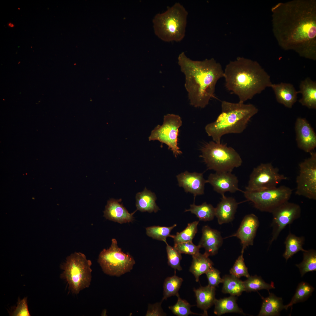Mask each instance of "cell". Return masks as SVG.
I'll return each instance as SVG.
<instances>
[{"label":"cell","instance_id":"5b68a950","mask_svg":"<svg viewBox=\"0 0 316 316\" xmlns=\"http://www.w3.org/2000/svg\"><path fill=\"white\" fill-rule=\"evenodd\" d=\"M188 12L180 3L177 2L153 20L155 34L166 42L181 41L184 38Z\"/></svg>","mask_w":316,"mask_h":316},{"label":"cell","instance_id":"44dd1931","mask_svg":"<svg viewBox=\"0 0 316 316\" xmlns=\"http://www.w3.org/2000/svg\"><path fill=\"white\" fill-rule=\"evenodd\" d=\"M221 201L215 208V216L220 225L228 223L234 219L239 204L234 198L222 195Z\"/></svg>","mask_w":316,"mask_h":316},{"label":"cell","instance_id":"7bdbcfd3","mask_svg":"<svg viewBox=\"0 0 316 316\" xmlns=\"http://www.w3.org/2000/svg\"><path fill=\"white\" fill-rule=\"evenodd\" d=\"M162 301L151 304H149L146 316H164L166 314L163 310L161 304Z\"/></svg>","mask_w":316,"mask_h":316},{"label":"cell","instance_id":"4dcf8cb0","mask_svg":"<svg viewBox=\"0 0 316 316\" xmlns=\"http://www.w3.org/2000/svg\"><path fill=\"white\" fill-rule=\"evenodd\" d=\"M314 290V288L308 283L303 281L300 282L290 302L284 305V309L287 310L294 304L306 301L312 295Z\"/></svg>","mask_w":316,"mask_h":316},{"label":"cell","instance_id":"8fae6325","mask_svg":"<svg viewBox=\"0 0 316 316\" xmlns=\"http://www.w3.org/2000/svg\"><path fill=\"white\" fill-rule=\"evenodd\" d=\"M287 177L279 174L278 168L271 163H262L254 168L251 174L246 190L257 191L276 188Z\"/></svg>","mask_w":316,"mask_h":316},{"label":"cell","instance_id":"5bb4252c","mask_svg":"<svg viewBox=\"0 0 316 316\" xmlns=\"http://www.w3.org/2000/svg\"><path fill=\"white\" fill-rule=\"evenodd\" d=\"M259 223L256 215L253 214L247 215L243 219L236 232L224 238L235 237L239 239L242 246L241 253H243L247 247L253 245Z\"/></svg>","mask_w":316,"mask_h":316},{"label":"cell","instance_id":"d590c367","mask_svg":"<svg viewBox=\"0 0 316 316\" xmlns=\"http://www.w3.org/2000/svg\"><path fill=\"white\" fill-rule=\"evenodd\" d=\"M199 221H195L189 223L182 231L177 232L173 238L175 243L192 242L197 231Z\"/></svg>","mask_w":316,"mask_h":316},{"label":"cell","instance_id":"ffe728a7","mask_svg":"<svg viewBox=\"0 0 316 316\" xmlns=\"http://www.w3.org/2000/svg\"><path fill=\"white\" fill-rule=\"evenodd\" d=\"M271 87L274 92L277 102L286 107L291 108L296 102L299 92L292 84L283 82L272 83Z\"/></svg>","mask_w":316,"mask_h":316},{"label":"cell","instance_id":"f1b7e54d","mask_svg":"<svg viewBox=\"0 0 316 316\" xmlns=\"http://www.w3.org/2000/svg\"><path fill=\"white\" fill-rule=\"evenodd\" d=\"M222 292L231 296H239L245 291L243 281L231 275H226L222 278Z\"/></svg>","mask_w":316,"mask_h":316},{"label":"cell","instance_id":"836d02e7","mask_svg":"<svg viewBox=\"0 0 316 316\" xmlns=\"http://www.w3.org/2000/svg\"><path fill=\"white\" fill-rule=\"evenodd\" d=\"M183 281L182 278L175 274L167 277L163 284V296L162 301L172 296H176Z\"/></svg>","mask_w":316,"mask_h":316},{"label":"cell","instance_id":"cb8c5ba5","mask_svg":"<svg viewBox=\"0 0 316 316\" xmlns=\"http://www.w3.org/2000/svg\"><path fill=\"white\" fill-rule=\"evenodd\" d=\"M282 298L270 293L268 296L263 298L258 316H278L284 309Z\"/></svg>","mask_w":316,"mask_h":316},{"label":"cell","instance_id":"1f68e13d","mask_svg":"<svg viewBox=\"0 0 316 316\" xmlns=\"http://www.w3.org/2000/svg\"><path fill=\"white\" fill-rule=\"evenodd\" d=\"M245 291L247 292H255L258 291L266 289L269 290L275 288L274 283L272 282L270 284L266 283L260 276L255 275L250 276L243 281Z\"/></svg>","mask_w":316,"mask_h":316},{"label":"cell","instance_id":"3957f363","mask_svg":"<svg viewBox=\"0 0 316 316\" xmlns=\"http://www.w3.org/2000/svg\"><path fill=\"white\" fill-rule=\"evenodd\" d=\"M225 86L244 103L271 87L270 77L257 61L239 57L228 64L224 72Z\"/></svg>","mask_w":316,"mask_h":316},{"label":"cell","instance_id":"2e32d148","mask_svg":"<svg viewBox=\"0 0 316 316\" xmlns=\"http://www.w3.org/2000/svg\"><path fill=\"white\" fill-rule=\"evenodd\" d=\"M206 181L207 183L213 186L214 191L221 195L228 192L234 193L237 191H242L238 188L237 177L231 172H216L211 174Z\"/></svg>","mask_w":316,"mask_h":316},{"label":"cell","instance_id":"f6af8a7d","mask_svg":"<svg viewBox=\"0 0 316 316\" xmlns=\"http://www.w3.org/2000/svg\"><path fill=\"white\" fill-rule=\"evenodd\" d=\"M18 9H20L19 8H18Z\"/></svg>","mask_w":316,"mask_h":316},{"label":"cell","instance_id":"9a60e30c","mask_svg":"<svg viewBox=\"0 0 316 316\" xmlns=\"http://www.w3.org/2000/svg\"><path fill=\"white\" fill-rule=\"evenodd\" d=\"M296 140L298 148L307 152L316 147V134L306 119L299 117L295 123Z\"/></svg>","mask_w":316,"mask_h":316},{"label":"cell","instance_id":"83f0119b","mask_svg":"<svg viewBox=\"0 0 316 316\" xmlns=\"http://www.w3.org/2000/svg\"><path fill=\"white\" fill-rule=\"evenodd\" d=\"M305 240L304 237L297 236L289 232L284 242L285 250L283 255L286 261L298 252L306 250L303 248Z\"/></svg>","mask_w":316,"mask_h":316},{"label":"cell","instance_id":"277c9868","mask_svg":"<svg viewBox=\"0 0 316 316\" xmlns=\"http://www.w3.org/2000/svg\"><path fill=\"white\" fill-rule=\"evenodd\" d=\"M221 112L214 122L205 126V131L214 141L221 143L222 137L229 133H240L245 129L250 118L258 112L252 104L222 102Z\"/></svg>","mask_w":316,"mask_h":316},{"label":"cell","instance_id":"52a82bcc","mask_svg":"<svg viewBox=\"0 0 316 316\" xmlns=\"http://www.w3.org/2000/svg\"><path fill=\"white\" fill-rule=\"evenodd\" d=\"M202 157L208 169L216 172H232L240 166L242 159L239 154L226 144L211 141L207 143L201 149Z\"/></svg>","mask_w":316,"mask_h":316},{"label":"cell","instance_id":"e0dca14e","mask_svg":"<svg viewBox=\"0 0 316 316\" xmlns=\"http://www.w3.org/2000/svg\"><path fill=\"white\" fill-rule=\"evenodd\" d=\"M176 178L179 186L183 187L186 192L193 194L195 197L204 194L205 184L207 182L203 173L186 171L177 175Z\"/></svg>","mask_w":316,"mask_h":316},{"label":"cell","instance_id":"30bf717a","mask_svg":"<svg viewBox=\"0 0 316 316\" xmlns=\"http://www.w3.org/2000/svg\"><path fill=\"white\" fill-rule=\"evenodd\" d=\"M182 125L180 116L168 114L164 116L163 124L158 125L152 130L149 140H158L166 144L176 157L182 153L178 143L179 129Z\"/></svg>","mask_w":316,"mask_h":316},{"label":"cell","instance_id":"8992f818","mask_svg":"<svg viewBox=\"0 0 316 316\" xmlns=\"http://www.w3.org/2000/svg\"><path fill=\"white\" fill-rule=\"evenodd\" d=\"M91 261L80 252H75L67 257L61 266V277L67 283L73 293L78 294L88 288L92 280Z\"/></svg>","mask_w":316,"mask_h":316},{"label":"cell","instance_id":"7402d4cb","mask_svg":"<svg viewBox=\"0 0 316 316\" xmlns=\"http://www.w3.org/2000/svg\"><path fill=\"white\" fill-rule=\"evenodd\" d=\"M299 93L302 97L299 101L303 106L309 109H316V82L307 77L301 81L299 85Z\"/></svg>","mask_w":316,"mask_h":316},{"label":"cell","instance_id":"d6986e66","mask_svg":"<svg viewBox=\"0 0 316 316\" xmlns=\"http://www.w3.org/2000/svg\"><path fill=\"white\" fill-rule=\"evenodd\" d=\"M223 238L220 232L209 226H204L202 229V236L198 245L205 250V253L209 256L214 255L221 246Z\"/></svg>","mask_w":316,"mask_h":316},{"label":"cell","instance_id":"d4e9b609","mask_svg":"<svg viewBox=\"0 0 316 316\" xmlns=\"http://www.w3.org/2000/svg\"><path fill=\"white\" fill-rule=\"evenodd\" d=\"M137 210L141 212H157L160 210L156 203L157 197L155 193L145 188L143 191L136 195Z\"/></svg>","mask_w":316,"mask_h":316},{"label":"cell","instance_id":"d6a6232c","mask_svg":"<svg viewBox=\"0 0 316 316\" xmlns=\"http://www.w3.org/2000/svg\"><path fill=\"white\" fill-rule=\"evenodd\" d=\"M303 252L302 262L296 265L299 269L301 277L308 272L316 270V250L312 249Z\"/></svg>","mask_w":316,"mask_h":316},{"label":"cell","instance_id":"484cf974","mask_svg":"<svg viewBox=\"0 0 316 316\" xmlns=\"http://www.w3.org/2000/svg\"><path fill=\"white\" fill-rule=\"evenodd\" d=\"M209 256L204 253H199L192 256L193 260L189 271L194 276L197 282L202 274H205L213 265V263L209 258Z\"/></svg>","mask_w":316,"mask_h":316},{"label":"cell","instance_id":"603a6c76","mask_svg":"<svg viewBox=\"0 0 316 316\" xmlns=\"http://www.w3.org/2000/svg\"><path fill=\"white\" fill-rule=\"evenodd\" d=\"M216 290L215 287L208 285L193 289L196 297L197 306L203 311L204 316L208 315V310L214 305Z\"/></svg>","mask_w":316,"mask_h":316},{"label":"cell","instance_id":"9c48e42d","mask_svg":"<svg viewBox=\"0 0 316 316\" xmlns=\"http://www.w3.org/2000/svg\"><path fill=\"white\" fill-rule=\"evenodd\" d=\"M248 201L256 209L262 212L272 213L277 207L288 201L292 190L285 186L257 191H243Z\"/></svg>","mask_w":316,"mask_h":316},{"label":"cell","instance_id":"4fadbf2b","mask_svg":"<svg viewBox=\"0 0 316 316\" xmlns=\"http://www.w3.org/2000/svg\"><path fill=\"white\" fill-rule=\"evenodd\" d=\"M301 212L299 205L288 201L281 205L272 212L271 226L272 231L269 246L277 239L281 232L287 225L291 224L300 217Z\"/></svg>","mask_w":316,"mask_h":316},{"label":"cell","instance_id":"60d3db41","mask_svg":"<svg viewBox=\"0 0 316 316\" xmlns=\"http://www.w3.org/2000/svg\"><path fill=\"white\" fill-rule=\"evenodd\" d=\"M12 309V310L9 312L11 316H30L28 308L27 298H24L22 300L18 299L16 306L13 307Z\"/></svg>","mask_w":316,"mask_h":316},{"label":"cell","instance_id":"f546056e","mask_svg":"<svg viewBox=\"0 0 316 316\" xmlns=\"http://www.w3.org/2000/svg\"><path fill=\"white\" fill-rule=\"evenodd\" d=\"M185 212H190L195 214L200 221H204L212 220L215 216V208L210 204L204 202L199 205L195 203L190 205L189 209H186Z\"/></svg>","mask_w":316,"mask_h":316},{"label":"cell","instance_id":"74e56055","mask_svg":"<svg viewBox=\"0 0 316 316\" xmlns=\"http://www.w3.org/2000/svg\"><path fill=\"white\" fill-rule=\"evenodd\" d=\"M166 244L168 265L174 269L175 271L176 269L179 271L181 270L182 269L180 265L182 259L181 253L174 247L169 245L167 243Z\"/></svg>","mask_w":316,"mask_h":316},{"label":"cell","instance_id":"ab89813d","mask_svg":"<svg viewBox=\"0 0 316 316\" xmlns=\"http://www.w3.org/2000/svg\"><path fill=\"white\" fill-rule=\"evenodd\" d=\"M181 253L195 255L199 253L200 247L194 245L192 242L176 243L174 247Z\"/></svg>","mask_w":316,"mask_h":316},{"label":"cell","instance_id":"6da1fadb","mask_svg":"<svg viewBox=\"0 0 316 316\" xmlns=\"http://www.w3.org/2000/svg\"><path fill=\"white\" fill-rule=\"evenodd\" d=\"M274 35L285 50L300 56L316 59V1L293 0L272 7Z\"/></svg>","mask_w":316,"mask_h":316},{"label":"cell","instance_id":"8d00e7d4","mask_svg":"<svg viewBox=\"0 0 316 316\" xmlns=\"http://www.w3.org/2000/svg\"><path fill=\"white\" fill-rule=\"evenodd\" d=\"M178 300L176 303L173 305L169 307V309L175 315L178 316H188L190 315H196L204 316L192 312L190 310L192 305L186 300L182 299L178 293L176 295Z\"/></svg>","mask_w":316,"mask_h":316},{"label":"cell","instance_id":"b9f144b4","mask_svg":"<svg viewBox=\"0 0 316 316\" xmlns=\"http://www.w3.org/2000/svg\"><path fill=\"white\" fill-rule=\"evenodd\" d=\"M220 272L217 269L212 267L206 273L208 281V285L213 287L218 286L222 283L223 279L220 276Z\"/></svg>","mask_w":316,"mask_h":316},{"label":"cell","instance_id":"7a4b0ae2","mask_svg":"<svg viewBox=\"0 0 316 316\" xmlns=\"http://www.w3.org/2000/svg\"><path fill=\"white\" fill-rule=\"evenodd\" d=\"M178 63L185 76V87L190 104L195 107L204 108L214 97L216 84L224 77L220 64L213 58L194 61L182 52Z\"/></svg>","mask_w":316,"mask_h":316},{"label":"cell","instance_id":"7c38bea8","mask_svg":"<svg viewBox=\"0 0 316 316\" xmlns=\"http://www.w3.org/2000/svg\"><path fill=\"white\" fill-rule=\"evenodd\" d=\"M299 164V173L296 179V194L310 199L316 200V153Z\"/></svg>","mask_w":316,"mask_h":316},{"label":"cell","instance_id":"e575fe53","mask_svg":"<svg viewBox=\"0 0 316 316\" xmlns=\"http://www.w3.org/2000/svg\"><path fill=\"white\" fill-rule=\"evenodd\" d=\"M176 226L175 224L170 227L155 226L148 227L146 228V234L154 239L163 241L166 243L167 237L173 238L174 235H171L170 233Z\"/></svg>","mask_w":316,"mask_h":316},{"label":"cell","instance_id":"ac0fdd59","mask_svg":"<svg viewBox=\"0 0 316 316\" xmlns=\"http://www.w3.org/2000/svg\"><path fill=\"white\" fill-rule=\"evenodd\" d=\"M121 199H111L108 201L104 212V216L107 219L121 224L132 222L133 214L137 210L129 213L122 204Z\"/></svg>","mask_w":316,"mask_h":316},{"label":"cell","instance_id":"4316f807","mask_svg":"<svg viewBox=\"0 0 316 316\" xmlns=\"http://www.w3.org/2000/svg\"><path fill=\"white\" fill-rule=\"evenodd\" d=\"M237 297L231 296L219 299H215L214 313L217 316H220L228 313H236L245 315L242 310L238 306L236 303Z\"/></svg>","mask_w":316,"mask_h":316},{"label":"cell","instance_id":"ba28073f","mask_svg":"<svg viewBox=\"0 0 316 316\" xmlns=\"http://www.w3.org/2000/svg\"><path fill=\"white\" fill-rule=\"evenodd\" d=\"M97 261L104 273L117 277L130 272L135 264L133 257L123 252L118 247L115 238L112 239L108 249L100 252Z\"/></svg>","mask_w":316,"mask_h":316},{"label":"cell","instance_id":"f35d334b","mask_svg":"<svg viewBox=\"0 0 316 316\" xmlns=\"http://www.w3.org/2000/svg\"><path fill=\"white\" fill-rule=\"evenodd\" d=\"M243 254V253H241L230 270V273L231 275L238 278L242 276L247 278L250 276L248 268L245 263Z\"/></svg>","mask_w":316,"mask_h":316},{"label":"cell","instance_id":"ee69618b","mask_svg":"<svg viewBox=\"0 0 316 316\" xmlns=\"http://www.w3.org/2000/svg\"><path fill=\"white\" fill-rule=\"evenodd\" d=\"M8 26L11 28H13L14 26V25L11 23H8Z\"/></svg>","mask_w":316,"mask_h":316}]
</instances>
